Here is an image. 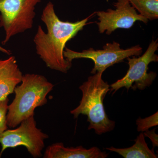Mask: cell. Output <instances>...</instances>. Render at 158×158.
I'll use <instances>...</instances> for the list:
<instances>
[{"label":"cell","instance_id":"obj_7","mask_svg":"<svg viewBox=\"0 0 158 158\" xmlns=\"http://www.w3.org/2000/svg\"><path fill=\"white\" fill-rule=\"evenodd\" d=\"M17 128L6 130L0 136V157L7 148L23 146L32 156L40 157L48 135L37 127L34 116L23 120Z\"/></svg>","mask_w":158,"mask_h":158},{"label":"cell","instance_id":"obj_4","mask_svg":"<svg viewBox=\"0 0 158 158\" xmlns=\"http://www.w3.org/2000/svg\"><path fill=\"white\" fill-rule=\"evenodd\" d=\"M41 0H0V27L6 32L5 45L11 37L31 29L36 13L35 6Z\"/></svg>","mask_w":158,"mask_h":158},{"label":"cell","instance_id":"obj_14","mask_svg":"<svg viewBox=\"0 0 158 158\" xmlns=\"http://www.w3.org/2000/svg\"><path fill=\"white\" fill-rule=\"evenodd\" d=\"M8 98L0 101V136L8 129L7 123V114L9 106Z\"/></svg>","mask_w":158,"mask_h":158},{"label":"cell","instance_id":"obj_15","mask_svg":"<svg viewBox=\"0 0 158 158\" xmlns=\"http://www.w3.org/2000/svg\"><path fill=\"white\" fill-rule=\"evenodd\" d=\"M156 129L152 130L151 131H149V130L143 132L144 137H147L150 139L152 143V147L153 150L155 147H158V135L157 134H156L155 132Z\"/></svg>","mask_w":158,"mask_h":158},{"label":"cell","instance_id":"obj_6","mask_svg":"<svg viewBox=\"0 0 158 158\" xmlns=\"http://www.w3.org/2000/svg\"><path fill=\"white\" fill-rule=\"evenodd\" d=\"M142 52V48L139 45L123 49L120 48L118 43L113 41L112 43L106 44L102 50L90 48L78 52L65 48L63 55L65 59L71 62L74 59H91L94 66L91 73L94 74L99 72H104L109 67L122 62L128 57L140 56Z\"/></svg>","mask_w":158,"mask_h":158},{"label":"cell","instance_id":"obj_16","mask_svg":"<svg viewBox=\"0 0 158 158\" xmlns=\"http://www.w3.org/2000/svg\"><path fill=\"white\" fill-rule=\"evenodd\" d=\"M0 52L4 53L7 54V55H11V53L10 51L9 50L3 48L1 45H0Z\"/></svg>","mask_w":158,"mask_h":158},{"label":"cell","instance_id":"obj_5","mask_svg":"<svg viewBox=\"0 0 158 158\" xmlns=\"http://www.w3.org/2000/svg\"><path fill=\"white\" fill-rule=\"evenodd\" d=\"M158 48V40L153 39L141 56L127 58L129 69L126 74L110 85V91L114 94L123 88H126L128 90L130 88L134 90H144L152 85L157 74L154 72H148V65L151 62H158V56L156 54Z\"/></svg>","mask_w":158,"mask_h":158},{"label":"cell","instance_id":"obj_9","mask_svg":"<svg viewBox=\"0 0 158 158\" xmlns=\"http://www.w3.org/2000/svg\"><path fill=\"white\" fill-rule=\"evenodd\" d=\"M23 76L15 57L0 60V101L14 92L15 88L21 82Z\"/></svg>","mask_w":158,"mask_h":158},{"label":"cell","instance_id":"obj_8","mask_svg":"<svg viewBox=\"0 0 158 158\" xmlns=\"http://www.w3.org/2000/svg\"><path fill=\"white\" fill-rule=\"evenodd\" d=\"M113 5L115 9L95 12L98 16L99 22L97 24L100 34L106 32L110 35L118 29L131 28L138 21L145 24L148 22L146 18L138 14L128 0H117Z\"/></svg>","mask_w":158,"mask_h":158},{"label":"cell","instance_id":"obj_12","mask_svg":"<svg viewBox=\"0 0 158 158\" xmlns=\"http://www.w3.org/2000/svg\"><path fill=\"white\" fill-rule=\"evenodd\" d=\"M139 14L150 20L158 19V0H128Z\"/></svg>","mask_w":158,"mask_h":158},{"label":"cell","instance_id":"obj_3","mask_svg":"<svg viewBox=\"0 0 158 158\" xmlns=\"http://www.w3.org/2000/svg\"><path fill=\"white\" fill-rule=\"evenodd\" d=\"M21 83L15 88V97L8 106L7 123L11 128L34 116L35 109L47 104V96L54 87L45 77L35 74L24 75Z\"/></svg>","mask_w":158,"mask_h":158},{"label":"cell","instance_id":"obj_11","mask_svg":"<svg viewBox=\"0 0 158 158\" xmlns=\"http://www.w3.org/2000/svg\"><path fill=\"white\" fill-rule=\"evenodd\" d=\"M135 144L127 148H118L113 147L107 148L106 149L117 153L124 158H157L153 150L148 146L143 132L139 134L135 140Z\"/></svg>","mask_w":158,"mask_h":158},{"label":"cell","instance_id":"obj_10","mask_svg":"<svg viewBox=\"0 0 158 158\" xmlns=\"http://www.w3.org/2000/svg\"><path fill=\"white\" fill-rule=\"evenodd\" d=\"M108 154L97 147L89 149L83 146L65 147L62 142H57L49 146L46 149L44 158H106Z\"/></svg>","mask_w":158,"mask_h":158},{"label":"cell","instance_id":"obj_2","mask_svg":"<svg viewBox=\"0 0 158 158\" xmlns=\"http://www.w3.org/2000/svg\"><path fill=\"white\" fill-rule=\"evenodd\" d=\"M104 71H100L88 77V80L79 87L82 91L80 104L70 111L74 118L79 115L87 116L89 123L88 130H94L97 135L112 131L115 127V122L110 120L105 111L103 101L110 91V85L102 79Z\"/></svg>","mask_w":158,"mask_h":158},{"label":"cell","instance_id":"obj_13","mask_svg":"<svg viewBox=\"0 0 158 158\" xmlns=\"http://www.w3.org/2000/svg\"><path fill=\"white\" fill-rule=\"evenodd\" d=\"M137 131L138 132H144L150 128L158 125V112L149 117L142 118L139 117L136 120Z\"/></svg>","mask_w":158,"mask_h":158},{"label":"cell","instance_id":"obj_1","mask_svg":"<svg viewBox=\"0 0 158 158\" xmlns=\"http://www.w3.org/2000/svg\"><path fill=\"white\" fill-rule=\"evenodd\" d=\"M95 12L88 17L76 22L62 21L56 14L54 6L49 2L42 11L41 19L45 23L48 32L38 26L34 42L37 53L49 68L67 73L72 63L66 60L63 52L66 44L73 39L84 27L90 23L88 21Z\"/></svg>","mask_w":158,"mask_h":158}]
</instances>
